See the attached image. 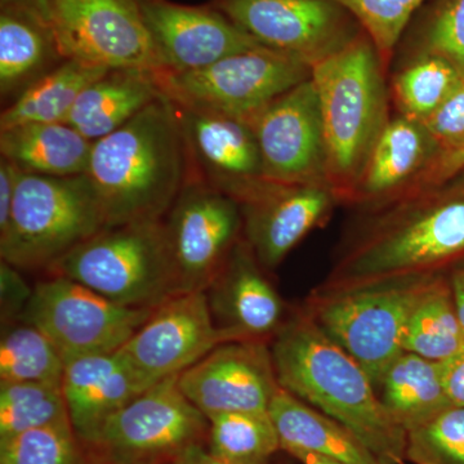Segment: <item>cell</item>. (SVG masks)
I'll return each mask as SVG.
<instances>
[{"label": "cell", "mask_w": 464, "mask_h": 464, "mask_svg": "<svg viewBox=\"0 0 464 464\" xmlns=\"http://www.w3.org/2000/svg\"><path fill=\"white\" fill-rule=\"evenodd\" d=\"M464 264V174L359 210L317 289L347 290L448 275Z\"/></svg>", "instance_id": "obj_1"}, {"label": "cell", "mask_w": 464, "mask_h": 464, "mask_svg": "<svg viewBox=\"0 0 464 464\" xmlns=\"http://www.w3.org/2000/svg\"><path fill=\"white\" fill-rule=\"evenodd\" d=\"M270 348L284 390L346 427L382 463H404L408 433L382 404L364 369L304 307L286 316Z\"/></svg>", "instance_id": "obj_2"}, {"label": "cell", "mask_w": 464, "mask_h": 464, "mask_svg": "<svg viewBox=\"0 0 464 464\" xmlns=\"http://www.w3.org/2000/svg\"><path fill=\"white\" fill-rule=\"evenodd\" d=\"M85 176L106 225L163 221L191 179L172 102L161 94L123 127L94 141Z\"/></svg>", "instance_id": "obj_3"}, {"label": "cell", "mask_w": 464, "mask_h": 464, "mask_svg": "<svg viewBox=\"0 0 464 464\" xmlns=\"http://www.w3.org/2000/svg\"><path fill=\"white\" fill-rule=\"evenodd\" d=\"M387 69L365 32L311 67L322 112L326 181L346 206L391 121Z\"/></svg>", "instance_id": "obj_4"}, {"label": "cell", "mask_w": 464, "mask_h": 464, "mask_svg": "<svg viewBox=\"0 0 464 464\" xmlns=\"http://www.w3.org/2000/svg\"><path fill=\"white\" fill-rule=\"evenodd\" d=\"M106 226L85 174L21 172L11 217L0 232V258L21 271H47Z\"/></svg>", "instance_id": "obj_5"}, {"label": "cell", "mask_w": 464, "mask_h": 464, "mask_svg": "<svg viewBox=\"0 0 464 464\" xmlns=\"http://www.w3.org/2000/svg\"><path fill=\"white\" fill-rule=\"evenodd\" d=\"M47 273L127 307L155 308L179 293L164 219L108 226Z\"/></svg>", "instance_id": "obj_6"}, {"label": "cell", "mask_w": 464, "mask_h": 464, "mask_svg": "<svg viewBox=\"0 0 464 464\" xmlns=\"http://www.w3.org/2000/svg\"><path fill=\"white\" fill-rule=\"evenodd\" d=\"M438 276L334 292L316 288L304 308L359 362L377 390L393 360L404 353L402 341L411 311Z\"/></svg>", "instance_id": "obj_7"}, {"label": "cell", "mask_w": 464, "mask_h": 464, "mask_svg": "<svg viewBox=\"0 0 464 464\" xmlns=\"http://www.w3.org/2000/svg\"><path fill=\"white\" fill-rule=\"evenodd\" d=\"M310 78V66L267 48L192 72H157L161 93L173 102L244 121Z\"/></svg>", "instance_id": "obj_8"}, {"label": "cell", "mask_w": 464, "mask_h": 464, "mask_svg": "<svg viewBox=\"0 0 464 464\" xmlns=\"http://www.w3.org/2000/svg\"><path fill=\"white\" fill-rule=\"evenodd\" d=\"M152 310L115 304L74 280L50 275L34 286L20 322L44 333L69 362L121 350Z\"/></svg>", "instance_id": "obj_9"}, {"label": "cell", "mask_w": 464, "mask_h": 464, "mask_svg": "<svg viewBox=\"0 0 464 464\" xmlns=\"http://www.w3.org/2000/svg\"><path fill=\"white\" fill-rule=\"evenodd\" d=\"M48 21L65 60L164 72L141 0H50Z\"/></svg>", "instance_id": "obj_10"}, {"label": "cell", "mask_w": 464, "mask_h": 464, "mask_svg": "<svg viewBox=\"0 0 464 464\" xmlns=\"http://www.w3.org/2000/svg\"><path fill=\"white\" fill-rule=\"evenodd\" d=\"M209 418L179 386V375L157 382L109 418L90 447L118 459L172 464L195 444H207Z\"/></svg>", "instance_id": "obj_11"}, {"label": "cell", "mask_w": 464, "mask_h": 464, "mask_svg": "<svg viewBox=\"0 0 464 464\" xmlns=\"http://www.w3.org/2000/svg\"><path fill=\"white\" fill-rule=\"evenodd\" d=\"M267 50L314 67L355 42L362 25L333 0H210Z\"/></svg>", "instance_id": "obj_12"}, {"label": "cell", "mask_w": 464, "mask_h": 464, "mask_svg": "<svg viewBox=\"0 0 464 464\" xmlns=\"http://www.w3.org/2000/svg\"><path fill=\"white\" fill-rule=\"evenodd\" d=\"M177 292L206 290L243 237L239 203L190 179L164 218Z\"/></svg>", "instance_id": "obj_13"}, {"label": "cell", "mask_w": 464, "mask_h": 464, "mask_svg": "<svg viewBox=\"0 0 464 464\" xmlns=\"http://www.w3.org/2000/svg\"><path fill=\"white\" fill-rule=\"evenodd\" d=\"M243 237L265 270H275L340 206L328 183L262 179L237 195Z\"/></svg>", "instance_id": "obj_14"}, {"label": "cell", "mask_w": 464, "mask_h": 464, "mask_svg": "<svg viewBox=\"0 0 464 464\" xmlns=\"http://www.w3.org/2000/svg\"><path fill=\"white\" fill-rule=\"evenodd\" d=\"M179 386L208 418L227 413L268 414L280 389L270 342L219 344L179 375Z\"/></svg>", "instance_id": "obj_15"}, {"label": "cell", "mask_w": 464, "mask_h": 464, "mask_svg": "<svg viewBox=\"0 0 464 464\" xmlns=\"http://www.w3.org/2000/svg\"><path fill=\"white\" fill-rule=\"evenodd\" d=\"M246 123L257 139L266 179L328 183L322 112L311 78L268 103Z\"/></svg>", "instance_id": "obj_16"}, {"label": "cell", "mask_w": 464, "mask_h": 464, "mask_svg": "<svg viewBox=\"0 0 464 464\" xmlns=\"http://www.w3.org/2000/svg\"><path fill=\"white\" fill-rule=\"evenodd\" d=\"M206 290L177 293L152 310L121 353L152 383L179 375L219 344Z\"/></svg>", "instance_id": "obj_17"}, {"label": "cell", "mask_w": 464, "mask_h": 464, "mask_svg": "<svg viewBox=\"0 0 464 464\" xmlns=\"http://www.w3.org/2000/svg\"><path fill=\"white\" fill-rule=\"evenodd\" d=\"M141 7L164 72H192L222 58L265 48L212 5L141 0Z\"/></svg>", "instance_id": "obj_18"}, {"label": "cell", "mask_w": 464, "mask_h": 464, "mask_svg": "<svg viewBox=\"0 0 464 464\" xmlns=\"http://www.w3.org/2000/svg\"><path fill=\"white\" fill-rule=\"evenodd\" d=\"M170 102L188 148L191 179L232 199L266 179L257 139L246 121Z\"/></svg>", "instance_id": "obj_19"}, {"label": "cell", "mask_w": 464, "mask_h": 464, "mask_svg": "<svg viewBox=\"0 0 464 464\" xmlns=\"http://www.w3.org/2000/svg\"><path fill=\"white\" fill-rule=\"evenodd\" d=\"M241 237L206 289L210 313L228 342H271L286 320L285 304Z\"/></svg>", "instance_id": "obj_20"}, {"label": "cell", "mask_w": 464, "mask_h": 464, "mask_svg": "<svg viewBox=\"0 0 464 464\" xmlns=\"http://www.w3.org/2000/svg\"><path fill=\"white\" fill-rule=\"evenodd\" d=\"M152 384L121 351L66 362L61 389L70 423L85 447L109 418Z\"/></svg>", "instance_id": "obj_21"}, {"label": "cell", "mask_w": 464, "mask_h": 464, "mask_svg": "<svg viewBox=\"0 0 464 464\" xmlns=\"http://www.w3.org/2000/svg\"><path fill=\"white\" fill-rule=\"evenodd\" d=\"M440 152L441 148L422 121L393 116L346 206L368 209L414 190Z\"/></svg>", "instance_id": "obj_22"}, {"label": "cell", "mask_w": 464, "mask_h": 464, "mask_svg": "<svg viewBox=\"0 0 464 464\" xmlns=\"http://www.w3.org/2000/svg\"><path fill=\"white\" fill-rule=\"evenodd\" d=\"M161 94L157 72L109 70L82 92L65 123L94 142L123 127Z\"/></svg>", "instance_id": "obj_23"}, {"label": "cell", "mask_w": 464, "mask_h": 464, "mask_svg": "<svg viewBox=\"0 0 464 464\" xmlns=\"http://www.w3.org/2000/svg\"><path fill=\"white\" fill-rule=\"evenodd\" d=\"M65 58L50 21L18 5H0V94L17 97Z\"/></svg>", "instance_id": "obj_24"}, {"label": "cell", "mask_w": 464, "mask_h": 464, "mask_svg": "<svg viewBox=\"0 0 464 464\" xmlns=\"http://www.w3.org/2000/svg\"><path fill=\"white\" fill-rule=\"evenodd\" d=\"M268 415L279 436L280 448L292 456L308 451L342 464H383L346 427L282 386L271 401Z\"/></svg>", "instance_id": "obj_25"}, {"label": "cell", "mask_w": 464, "mask_h": 464, "mask_svg": "<svg viewBox=\"0 0 464 464\" xmlns=\"http://www.w3.org/2000/svg\"><path fill=\"white\" fill-rule=\"evenodd\" d=\"M93 142L66 123H32L0 130V157L24 173L72 177L87 173Z\"/></svg>", "instance_id": "obj_26"}, {"label": "cell", "mask_w": 464, "mask_h": 464, "mask_svg": "<svg viewBox=\"0 0 464 464\" xmlns=\"http://www.w3.org/2000/svg\"><path fill=\"white\" fill-rule=\"evenodd\" d=\"M382 404L406 433L450 408L439 362L400 353L377 387Z\"/></svg>", "instance_id": "obj_27"}, {"label": "cell", "mask_w": 464, "mask_h": 464, "mask_svg": "<svg viewBox=\"0 0 464 464\" xmlns=\"http://www.w3.org/2000/svg\"><path fill=\"white\" fill-rule=\"evenodd\" d=\"M109 70L76 60H63L14 97L0 114V130L32 123H65L88 85Z\"/></svg>", "instance_id": "obj_28"}, {"label": "cell", "mask_w": 464, "mask_h": 464, "mask_svg": "<svg viewBox=\"0 0 464 464\" xmlns=\"http://www.w3.org/2000/svg\"><path fill=\"white\" fill-rule=\"evenodd\" d=\"M464 347V329L448 275L433 280L406 324L402 350L441 362Z\"/></svg>", "instance_id": "obj_29"}, {"label": "cell", "mask_w": 464, "mask_h": 464, "mask_svg": "<svg viewBox=\"0 0 464 464\" xmlns=\"http://www.w3.org/2000/svg\"><path fill=\"white\" fill-rule=\"evenodd\" d=\"M462 82L450 63L433 54L404 57L390 84L398 114L424 121Z\"/></svg>", "instance_id": "obj_30"}, {"label": "cell", "mask_w": 464, "mask_h": 464, "mask_svg": "<svg viewBox=\"0 0 464 464\" xmlns=\"http://www.w3.org/2000/svg\"><path fill=\"white\" fill-rule=\"evenodd\" d=\"M399 50L404 57L442 58L464 81V0H429L406 27Z\"/></svg>", "instance_id": "obj_31"}, {"label": "cell", "mask_w": 464, "mask_h": 464, "mask_svg": "<svg viewBox=\"0 0 464 464\" xmlns=\"http://www.w3.org/2000/svg\"><path fill=\"white\" fill-rule=\"evenodd\" d=\"M66 362L56 346L30 324H5L0 340V382L63 383Z\"/></svg>", "instance_id": "obj_32"}, {"label": "cell", "mask_w": 464, "mask_h": 464, "mask_svg": "<svg viewBox=\"0 0 464 464\" xmlns=\"http://www.w3.org/2000/svg\"><path fill=\"white\" fill-rule=\"evenodd\" d=\"M207 447L228 464H268L282 449L270 415L250 413L209 418Z\"/></svg>", "instance_id": "obj_33"}, {"label": "cell", "mask_w": 464, "mask_h": 464, "mask_svg": "<svg viewBox=\"0 0 464 464\" xmlns=\"http://www.w3.org/2000/svg\"><path fill=\"white\" fill-rule=\"evenodd\" d=\"M67 420L61 386L0 382V440Z\"/></svg>", "instance_id": "obj_34"}, {"label": "cell", "mask_w": 464, "mask_h": 464, "mask_svg": "<svg viewBox=\"0 0 464 464\" xmlns=\"http://www.w3.org/2000/svg\"><path fill=\"white\" fill-rule=\"evenodd\" d=\"M87 456L70 420L0 440V464H85Z\"/></svg>", "instance_id": "obj_35"}, {"label": "cell", "mask_w": 464, "mask_h": 464, "mask_svg": "<svg viewBox=\"0 0 464 464\" xmlns=\"http://www.w3.org/2000/svg\"><path fill=\"white\" fill-rule=\"evenodd\" d=\"M359 21L389 70L406 27L429 0H333Z\"/></svg>", "instance_id": "obj_36"}, {"label": "cell", "mask_w": 464, "mask_h": 464, "mask_svg": "<svg viewBox=\"0 0 464 464\" xmlns=\"http://www.w3.org/2000/svg\"><path fill=\"white\" fill-rule=\"evenodd\" d=\"M406 458L417 464H464V408L450 406L408 431Z\"/></svg>", "instance_id": "obj_37"}, {"label": "cell", "mask_w": 464, "mask_h": 464, "mask_svg": "<svg viewBox=\"0 0 464 464\" xmlns=\"http://www.w3.org/2000/svg\"><path fill=\"white\" fill-rule=\"evenodd\" d=\"M422 123L438 141L441 151L464 143V81Z\"/></svg>", "instance_id": "obj_38"}, {"label": "cell", "mask_w": 464, "mask_h": 464, "mask_svg": "<svg viewBox=\"0 0 464 464\" xmlns=\"http://www.w3.org/2000/svg\"><path fill=\"white\" fill-rule=\"evenodd\" d=\"M34 288L26 283L21 270L0 261V310L3 324L20 322L32 298Z\"/></svg>", "instance_id": "obj_39"}, {"label": "cell", "mask_w": 464, "mask_h": 464, "mask_svg": "<svg viewBox=\"0 0 464 464\" xmlns=\"http://www.w3.org/2000/svg\"><path fill=\"white\" fill-rule=\"evenodd\" d=\"M462 170H464V143L457 148L440 152L438 159L424 174L417 188L441 185L453 179Z\"/></svg>", "instance_id": "obj_40"}, {"label": "cell", "mask_w": 464, "mask_h": 464, "mask_svg": "<svg viewBox=\"0 0 464 464\" xmlns=\"http://www.w3.org/2000/svg\"><path fill=\"white\" fill-rule=\"evenodd\" d=\"M439 364L442 386L451 405L464 408V347Z\"/></svg>", "instance_id": "obj_41"}, {"label": "cell", "mask_w": 464, "mask_h": 464, "mask_svg": "<svg viewBox=\"0 0 464 464\" xmlns=\"http://www.w3.org/2000/svg\"><path fill=\"white\" fill-rule=\"evenodd\" d=\"M21 170L7 159L0 157V232L5 230L11 217Z\"/></svg>", "instance_id": "obj_42"}, {"label": "cell", "mask_w": 464, "mask_h": 464, "mask_svg": "<svg viewBox=\"0 0 464 464\" xmlns=\"http://www.w3.org/2000/svg\"><path fill=\"white\" fill-rule=\"evenodd\" d=\"M172 464H228L221 458L216 457L212 451L208 449L207 444H195L192 447L185 449L181 454H179Z\"/></svg>", "instance_id": "obj_43"}, {"label": "cell", "mask_w": 464, "mask_h": 464, "mask_svg": "<svg viewBox=\"0 0 464 464\" xmlns=\"http://www.w3.org/2000/svg\"><path fill=\"white\" fill-rule=\"evenodd\" d=\"M454 302H456L458 316L464 329V264L453 268L448 274Z\"/></svg>", "instance_id": "obj_44"}, {"label": "cell", "mask_w": 464, "mask_h": 464, "mask_svg": "<svg viewBox=\"0 0 464 464\" xmlns=\"http://www.w3.org/2000/svg\"><path fill=\"white\" fill-rule=\"evenodd\" d=\"M48 3L50 0H0V5H18L38 12L48 20Z\"/></svg>", "instance_id": "obj_45"}, {"label": "cell", "mask_w": 464, "mask_h": 464, "mask_svg": "<svg viewBox=\"0 0 464 464\" xmlns=\"http://www.w3.org/2000/svg\"><path fill=\"white\" fill-rule=\"evenodd\" d=\"M88 448V447H87ZM85 464H143L127 462V460L118 459L109 456V454L102 453V451L96 450V449L88 448V456Z\"/></svg>", "instance_id": "obj_46"}, {"label": "cell", "mask_w": 464, "mask_h": 464, "mask_svg": "<svg viewBox=\"0 0 464 464\" xmlns=\"http://www.w3.org/2000/svg\"><path fill=\"white\" fill-rule=\"evenodd\" d=\"M293 457L297 458L302 464H342L337 460L331 459V458L317 456V454L308 453V451H299Z\"/></svg>", "instance_id": "obj_47"}, {"label": "cell", "mask_w": 464, "mask_h": 464, "mask_svg": "<svg viewBox=\"0 0 464 464\" xmlns=\"http://www.w3.org/2000/svg\"><path fill=\"white\" fill-rule=\"evenodd\" d=\"M459 174H464V170H462V172H460Z\"/></svg>", "instance_id": "obj_48"}]
</instances>
